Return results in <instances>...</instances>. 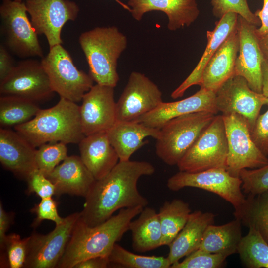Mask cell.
<instances>
[{
	"label": "cell",
	"mask_w": 268,
	"mask_h": 268,
	"mask_svg": "<svg viewBox=\"0 0 268 268\" xmlns=\"http://www.w3.org/2000/svg\"><path fill=\"white\" fill-rule=\"evenodd\" d=\"M155 171L154 166L147 161H119L106 176L96 180L85 197L80 218L93 227L105 222L118 210L147 206L148 201L139 192L138 181Z\"/></svg>",
	"instance_id": "1"
},
{
	"label": "cell",
	"mask_w": 268,
	"mask_h": 268,
	"mask_svg": "<svg viewBox=\"0 0 268 268\" xmlns=\"http://www.w3.org/2000/svg\"><path fill=\"white\" fill-rule=\"evenodd\" d=\"M144 208L121 209L117 214L93 227L87 225L79 217L57 268H73L77 264L88 258L108 257L115 244L129 230L130 222Z\"/></svg>",
	"instance_id": "2"
},
{
	"label": "cell",
	"mask_w": 268,
	"mask_h": 268,
	"mask_svg": "<svg viewBox=\"0 0 268 268\" xmlns=\"http://www.w3.org/2000/svg\"><path fill=\"white\" fill-rule=\"evenodd\" d=\"M14 128L35 148L53 142L78 144L85 136L80 106L64 98L51 108L40 109L32 119Z\"/></svg>",
	"instance_id": "3"
},
{
	"label": "cell",
	"mask_w": 268,
	"mask_h": 268,
	"mask_svg": "<svg viewBox=\"0 0 268 268\" xmlns=\"http://www.w3.org/2000/svg\"><path fill=\"white\" fill-rule=\"evenodd\" d=\"M79 43L93 81L115 87L119 80L117 61L127 47L126 36L114 26L97 27L81 33Z\"/></svg>",
	"instance_id": "4"
},
{
	"label": "cell",
	"mask_w": 268,
	"mask_h": 268,
	"mask_svg": "<svg viewBox=\"0 0 268 268\" xmlns=\"http://www.w3.org/2000/svg\"><path fill=\"white\" fill-rule=\"evenodd\" d=\"M215 115L201 111L180 116L167 122L160 129L156 139L157 156L167 165H177Z\"/></svg>",
	"instance_id": "5"
},
{
	"label": "cell",
	"mask_w": 268,
	"mask_h": 268,
	"mask_svg": "<svg viewBox=\"0 0 268 268\" xmlns=\"http://www.w3.org/2000/svg\"><path fill=\"white\" fill-rule=\"evenodd\" d=\"M228 144L222 114L212 121L177 164L180 171L198 172L213 168L226 170Z\"/></svg>",
	"instance_id": "6"
},
{
	"label": "cell",
	"mask_w": 268,
	"mask_h": 268,
	"mask_svg": "<svg viewBox=\"0 0 268 268\" xmlns=\"http://www.w3.org/2000/svg\"><path fill=\"white\" fill-rule=\"evenodd\" d=\"M49 49L41 63L54 92L60 98L75 103L80 101L93 86V80L89 74L76 67L69 53L62 44Z\"/></svg>",
	"instance_id": "7"
},
{
	"label": "cell",
	"mask_w": 268,
	"mask_h": 268,
	"mask_svg": "<svg viewBox=\"0 0 268 268\" xmlns=\"http://www.w3.org/2000/svg\"><path fill=\"white\" fill-rule=\"evenodd\" d=\"M27 13L24 2L2 0L0 6L1 31L5 46L20 58H43L38 34Z\"/></svg>",
	"instance_id": "8"
},
{
	"label": "cell",
	"mask_w": 268,
	"mask_h": 268,
	"mask_svg": "<svg viewBox=\"0 0 268 268\" xmlns=\"http://www.w3.org/2000/svg\"><path fill=\"white\" fill-rule=\"evenodd\" d=\"M228 144L226 170L239 177L244 169H256L268 164L265 155L254 142L246 120L237 114L222 115Z\"/></svg>",
	"instance_id": "9"
},
{
	"label": "cell",
	"mask_w": 268,
	"mask_h": 268,
	"mask_svg": "<svg viewBox=\"0 0 268 268\" xmlns=\"http://www.w3.org/2000/svg\"><path fill=\"white\" fill-rule=\"evenodd\" d=\"M242 184L240 177L231 175L226 169L213 168L198 172L179 171L168 179L167 186L172 191L194 187L213 193L230 203L237 211L246 200Z\"/></svg>",
	"instance_id": "10"
},
{
	"label": "cell",
	"mask_w": 268,
	"mask_h": 268,
	"mask_svg": "<svg viewBox=\"0 0 268 268\" xmlns=\"http://www.w3.org/2000/svg\"><path fill=\"white\" fill-rule=\"evenodd\" d=\"M24 3L33 28L38 35L46 37L49 48L62 44V28L77 18L78 5L69 0H26Z\"/></svg>",
	"instance_id": "11"
},
{
	"label": "cell",
	"mask_w": 268,
	"mask_h": 268,
	"mask_svg": "<svg viewBox=\"0 0 268 268\" xmlns=\"http://www.w3.org/2000/svg\"><path fill=\"white\" fill-rule=\"evenodd\" d=\"M80 216L75 212L56 225L49 233L32 234L28 237L27 254L24 268H57L71 235L74 226Z\"/></svg>",
	"instance_id": "12"
},
{
	"label": "cell",
	"mask_w": 268,
	"mask_h": 268,
	"mask_svg": "<svg viewBox=\"0 0 268 268\" xmlns=\"http://www.w3.org/2000/svg\"><path fill=\"white\" fill-rule=\"evenodd\" d=\"M54 92L41 62L27 59L19 62L0 82V96H12L36 102L51 97Z\"/></svg>",
	"instance_id": "13"
},
{
	"label": "cell",
	"mask_w": 268,
	"mask_h": 268,
	"mask_svg": "<svg viewBox=\"0 0 268 268\" xmlns=\"http://www.w3.org/2000/svg\"><path fill=\"white\" fill-rule=\"evenodd\" d=\"M162 102L158 86L145 74L133 71L116 102V121H136Z\"/></svg>",
	"instance_id": "14"
},
{
	"label": "cell",
	"mask_w": 268,
	"mask_h": 268,
	"mask_svg": "<svg viewBox=\"0 0 268 268\" xmlns=\"http://www.w3.org/2000/svg\"><path fill=\"white\" fill-rule=\"evenodd\" d=\"M215 105L222 115L237 114L247 122L250 131L268 98L252 90L243 77L233 75L216 91Z\"/></svg>",
	"instance_id": "15"
},
{
	"label": "cell",
	"mask_w": 268,
	"mask_h": 268,
	"mask_svg": "<svg viewBox=\"0 0 268 268\" xmlns=\"http://www.w3.org/2000/svg\"><path fill=\"white\" fill-rule=\"evenodd\" d=\"M82 101L80 117L85 136L107 132L116 122L114 87L96 84L84 95Z\"/></svg>",
	"instance_id": "16"
},
{
	"label": "cell",
	"mask_w": 268,
	"mask_h": 268,
	"mask_svg": "<svg viewBox=\"0 0 268 268\" xmlns=\"http://www.w3.org/2000/svg\"><path fill=\"white\" fill-rule=\"evenodd\" d=\"M257 28L238 15L239 50L234 75L244 77L252 90L262 93L261 65L264 56L259 46Z\"/></svg>",
	"instance_id": "17"
},
{
	"label": "cell",
	"mask_w": 268,
	"mask_h": 268,
	"mask_svg": "<svg viewBox=\"0 0 268 268\" xmlns=\"http://www.w3.org/2000/svg\"><path fill=\"white\" fill-rule=\"evenodd\" d=\"M216 93L200 88L193 95L171 102H162L156 109L139 118L136 122L160 129L170 120L185 114L206 111L217 114L215 105Z\"/></svg>",
	"instance_id": "18"
},
{
	"label": "cell",
	"mask_w": 268,
	"mask_h": 268,
	"mask_svg": "<svg viewBox=\"0 0 268 268\" xmlns=\"http://www.w3.org/2000/svg\"><path fill=\"white\" fill-rule=\"evenodd\" d=\"M127 6L132 17L137 21L147 12H163L168 17L167 27L171 31L190 26L200 14L196 0H128Z\"/></svg>",
	"instance_id": "19"
},
{
	"label": "cell",
	"mask_w": 268,
	"mask_h": 268,
	"mask_svg": "<svg viewBox=\"0 0 268 268\" xmlns=\"http://www.w3.org/2000/svg\"><path fill=\"white\" fill-rule=\"evenodd\" d=\"M36 149L16 131L0 129V161L6 169L26 179L37 169Z\"/></svg>",
	"instance_id": "20"
},
{
	"label": "cell",
	"mask_w": 268,
	"mask_h": 268,
	"mask_svg": "<svg viewBox=\"0 0 268 268\" xmlns=\"http://www.w3.org/2000/svg\"><path fill=\"white\" fill-rule=\"evenodd\" d=\"M239 50V37L237 28L225 40L207 63L202 73L200 88L216 93L234 75Z\"/></svg>",
	"instance_id": "21"
},
{
	"label": "cell",
	"mask_w": 268,
	"mask_h": 268,
	"mask_svg": "<svg viewBox=\"0 0 268 268\" xmlns=\"http://www.w3.org/2000/svg\"><path fill=\"white\" fill-rule=\"evenodd\" d=\"M47 177L54 184L57 196L85 197L96 181L80 157L76 155L67 156Z\"/></svg>",
	"instance_id": "22"
},
{
	"label": "cell",
	"mask_w": 268,
	"mask_h": 268,
	"mask_svg": "<svg viewBox=\"0 0 268 268\" xmlns=\"http://www.w3.org/2000/svg\"><path fill=\"white\" fill-rule=\"evenodd\" d=\"M78 144L80 157L96 180L106 176L119 161L107 132L85 136Z\"/></svg>",
	"instance_id": "23"
},
{
	"label": "cell",
	"mask_w": 268,
	"mask_h": 268,
	"mask_svg": "<svg viewBox=\"0 0 268 268\" xmlns=\"http://www.w3.org/2000/svg\"><path fill=\"white\" fill-rule=\"evenodd\" d=\"M238 15L229 12L215 23L212 31H207L206 47L195 68L186 79L175 90L171 96L173 99L181 97L185 91L193 85L200 86L202 73L207 63L225 40L237 28Z\"/></svg>",
	"instance_id": "24"
},
{
	"label": "cell",
	"mask_w": 268,
	"mask_h": 268,
	"mask_svg": "<svg viewBox=\"0 0 268 268\" xmlns=\"http://www.w3.org/2000/svg\"><path fill=\"white\" fill-rule=\"evenodd\" d=\"M107 133L119 161H128L134 153L148 142L144 140L145 138L152 137L156 139L160 129L136 121H116Z\"/></svg>",
	"instance_id": "25"
},
{
	"label": "cell",
	"mask_w": 268,
	"mask_h": 268,
	"mask_svg": "<svg viewBox=\"0 0 268 268\" xmlns=\"http://www.w3.org/2000/svg\"><path fill=\"white\" fill-rule=\"evenodd\" d=\"M214 219L215 215L211 212L191 213L185 225L168 246L167 257L171 265L199 248L206 229L214 224Z\"/></svg>",
	"instance_id": "26"
},
{
	"label": "cell",
	"mask_w": 268,
	"mask_h": 268,
	"mask_svg": "<svg viewBox=\"0 0 268 268\" xmlns=\"http://www.w3.org/2000/svg\"><path fill=\"white\" fill-rule=\"evenodd\" d=\"M132 234V246L136 252L144 253L162 246V232L158 212L145 207L138 217L132 220L129 227Z\"/></svg>",
	"instance_id": "27"
},
{
	"label": "cell",
	"mask_w": 268,
	"mask_h": 268,
	"mask_svg": "<svg viewBox=\"0 0 268 268\" xmlns=\"http://www.w3.org/2000/svg\"><path fill=\"white\" fill-rule=\"evenodd\" d=\"M241 225L240 220L235 218L223 225H209L198 249L227 257L237 253L242 238Z\"/></svg>",
	"instance_id": "28"
},
{
	"label": "cell",
	"mask_w": 268,
	"mask_h": 268,
	"mask_svg": "<svg viewBox=\"0 0 268 268\" xmlns=\"http://www.w3.org/2000/svg\"><path fill=\"white\" fill-rule=\"evenodd\" d=\"M234 215L248 228L257 231L268 243V189L248 195L242 207L234 211Z\"/></svg>",
	"instance_id": "29"
},
{
	"label": "cell",
	"mask_w": 268,
	"mask_h": 268,
	"mask_svg": "<svg viewBox=\"0 0 268 268\" xmlns=\"http://www.w3.org/2000/svg\"><path fill=\"white\" fill-rule=\"evenodd\" d=\"M191 210L184 201L175 199L166 201L160 208L158 216L162 232V246H169L187 223Z\"/></svg>",
	"instance_id": "30"
},
{
	"label": "cell",
	"mask_w": 268,
	"mask_h": 268,
	"mask_svg": "<svg viewBox=\"0 0 268 268\" xmlns=\"http://www.w3.org/2000/svg\"><path fill=\"white\" fill-rule=\"evenodd\" d=\"M40 110L32 101L15 96H0V127L5 128L23 124L34 117Z\"/></svg>",
	"instance_id": "31"
},
{
	"label": "cell",
	"mask_w": 268,
	"mask_h": 268,
	"mask_svg": "<svg viewBox=\"0 0 268 268\" xmlns=\"http://www.w3.org/2000/svg\"><path fill=\"white\" fill-rule=\"evenodd\" d=\"M237 253L243 264L250 268H268V243L252 228L242 237Z\"/></svg>",
	"instance_id": "32"
},
{
	"label": "cell",
	"mask_w": 268,
	"mask_h": 268,
	"mask_svg": "<svg viewBox=\"0 0 268 268\" xmlns=\"http://www.w3.org/2000/svg\"><path fill=\"white\" fill-rule=\"evenodd\" d=\"M108 259L110 264L125 268H169L171 266L167 257L135 254L117 243Z\"/></svg>",
	"instance_id": "33"
},
{
	"label": "cell",
	"mask_w": 268,
	"mask_h": 268,
	"mask_svg": "<svg viewBox=\"0 0 268 268\" xmlns=\"http://www.w3.org/2000/svg\"><path fill=\"white\" fill-rule=\"evenodd\" d=\"M66 144L62 142H53L40 146L35 155L37 169L47 177L67 156Z\"/></svg>",
	"instance_id": "34"
},
{
	"label": "cell",
	"mask_w": 268,
	"mask_h": 268,
	"mask_svg": "<svg viewBox=\"0 0 268 268\" xmlns=\"http://www.w3.org/2000/svg\"><path fill=\"white\" fill-rule=\"evenodd\" d=\"M211 4L213 15L218 19L234 12L257 27L261 25L259 18L251 11L247 0H211Z\"/></svg>",
	"instance_id": "35"
},
{
	"label": "cell",
	"mask_w": 268,
	"mask_h": 268,
	"mask_svg": "<svg viewBox=\"0 0 268 268\" xmlns=\"http://www.w3.org/2000/svg\"><path fill=\"white\" fill-rule=\"evenodd\" d=\"M28 237L21 238L19 234L7 235L2 253L4 251L6 266L10 268H24L27 254Z\"/></svg>",
	"instance_id": "36"
},
{
	"label": "cell",
	"mask_w": 268,
	"mask_h": 268,
	"mask_svg": "<svg viewBox=\"0 0 268 268\" xmlns=\"http://www.w3.org/2000/svg\"><path fill=\"white\" fill-rule=\"evenodd\" d=\"M227 256L198 249L182 262L172 264L171 268H218L225 264Z\"/></svg>",
	"instance_id": "37"
},
{
	"label": "cell",
	"mask_w": 268,
	"mask_h": 268,
	"mask_svg": "<svg viewBox=\"0 0 268 268\" xmlns=\"http://www.w3.org/2000/svg\"><path fill=\"white\" fill-rule=\"evenodd\" d=\"M242 189L245 193L255 195L268 189V164L260 168L241 171Z\"/></svg>",
	"instance_id": "38"
},
{
	"label": "cell",
	"mask_w": 268,
	"mask_h": 268,
	"mask_svg": "<svg viewBox=\"0 0 268 268\" xmlns=\"http://www.w3.org/2000/svg\"><path fill=\"white\" fill-rule=\"evenodd\" d=\"M29 194L35 193L41 199L52 197L56 194L54 184L42 172L36 169L26 178Z\"/></svg>",
	"instance_id": "39"
},
{
	"label": "cell",
	"mask_w": 268,
	"mask_h": 268,
	"mask_svg": "<svg viewBox=\"0 0 268 268\" xmlns=\"http://www.w3.org/2000/svg\"><path fill=\"white\" fill-rule=\"evenodd\" d=\"M31 211L36 215V217L33 222V227H37L44 220L52 221L56 225H59L65 219V218L59 215L57 202L52 197L41 199L40 202L36 204Z\"/></svg>",
	"instance_id": "40"
},
{
	"label": "cell",
	"mask_w": 268,
	"mask_h": 268,
	"mask_svg": "<svg viewBox=\"0 0 268 268\" xmlns=\"http://www.w3.org/2000/svg\"><path fill=\"white\" fill-rule=\"evenodd\" d=\"M252 138L259 150L268 156V109L260 114L251 131Z\"/></svg>",
	"instance_id": "41"
},
{
	"label": "cell",
	"mask_w": 268,
	"mask_h": 268,
	"mask_svg": "<svg viewBox=\"0 0 268 268\" xmlns=\"http://www.w3.org/2000/svg\"><path fill=\"white\" fill-rule=\"evenodd\" d=\"M16 65L5 46L0 45V82L12 72Z\"/></svg>",
	"instance_id": "42"
},
{
	"label": "cell",
	"mask_w": 268,
	"mask_h": 268,
	"mask_svg": "<svg viewBox=\"0 0 268 268\" xmlns=\"http://www.w3.org/2000/svg\"><path fill=\"white\" fill-rule=\"evenodd\" d=\"M254 13L261 21V25L256 29L258 36L268 34V0H263L262 9L257 10Z\"/></svg>",
	"instance_id": "43"
},
{
	"label": "cell",
	"mask_w": 268,
	"mask_h": 268,
	"mask_svg": "<svg viewBox=\"0 0 268 268\" xmlns=\"http://www.w3.org/2000/svg\"><path fill=\"white\" fill-rule=\"evenodd\" d=\"M110 264L107 257H94L78 263L73 268H106Z\"/></svg>",
	"instance_id": "44"
},
{
	"label": "cell",
	"mask_w": 268,
	"mask_h": 268,
	"mask_svg": "<svg viewBox=\"0 0 268 268\" xmlns=\"http://www.w3.org/2000/svg\"><path fill=\"white\" fill-rule=\"evenodd\" d=\"M11 223V217L9 213L3 209L1 202H0V248L1 250L4 246L7 236L6 232Z\"/></svg>",
	"instance_id": "45"
},
{
	"label": "cell",
	"mask_w": 268,
	"mask_h": 268,
	"mask_svg": "<svg viewBox=\"0 0 268 268\" xmlns=\"http://www.w3.org/2000/svg\"><path fill=\"white\" fill-rule=\"evenodd\" d=\"M262 93L268 98V61L264 58L261 65Z\"/></svg>",
	"instance_id": "46"
},
{
	"label": "cell",
	"mask_w": 268,
	"mask_h": 268,
	"mask_svg": "<svg viewBox=\"0 0 268 268\" xmlns=\"http://www.w3.org/2000/svg\"><path fill=\"white\" fill-rule=\"evenodd\" d=\"M259 44L265 59L268 61V34L258 36Z\"/></svg>",
	"instance_id": "47"
},
{
	"label": "cell",
	"mask_w": 268,
	"mask_h": 268,
	"mask_svg": "<svg viewBox=\"0 0 268 268\" xmlns=\"http://www.w3.org/2000/svg\"><path fill=\"white\" fill-rule=\"evenodd\" d=\"M116 0L117 1H118V2H119L120 4L122 5V6L123 7H124L126 9H127V10H129V7L127 6V5H125L124 4H123L122 3L120 2L118 0Z\"/></svg>",
	"instance_id": "48"
},
{
	"label": "cell",
	"mask_w": 268,
	"mask_h": 268,
	"mask_svg": "<svg viewBox=\"0 0 268 268\" xmlns=\"http://www.w3.org/2000/svg\"><path fill=\"white\" fill-rule=\"evenodd\" d=\"M15 0L18 1H20V2L22 1V0Z\"/></svg>",
	"instance_id": "49"
}]
</instances>
